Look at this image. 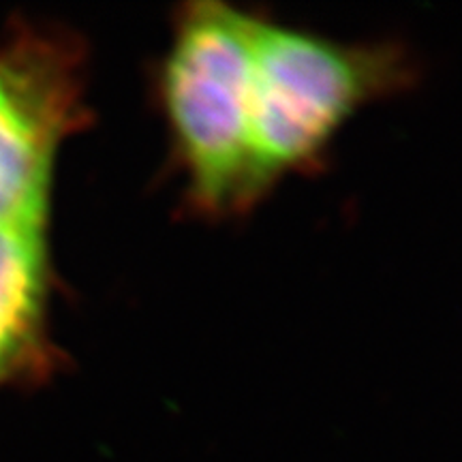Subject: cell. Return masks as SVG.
<instances>
[{
    "label": "cell",
    "instance_id": "obj_1",
    "mask_svg": "<svg viewBox=\"0 0 462 462\" xmlns=\"http://www.w3.org/2000/svg\"><path fill=\"white\" fill-rule=\"evenodd\" d=\"M413 78L411 54L398 43H340L257 17L246 210L282 178L309 171L362 107Z\"/></svg>",
    "mask_w": 462,
    "mask_h": 462
},
{
    "label": "cell",
    "instance_id": "obj_2",
    "mask_svg": "<svg viewBox=\"0 0 462 462\" xmlns=\"http://www.w3.org/2000/svg\"><path fill=\"white\" fill-rule=\"evenodd\" d=\"M257 17L215 0L184 5L159 67V103L184 198L206 218L246 212Z\"/></svg>",
    "mask_w": 462,
    "mask_h": 462
},
{
    "label": "cell",
    "instance_id": "obj_3",
    "mask_svg": "<svg viewBox=\"0 0 462 462\" xmlns=\"http://www.w3.org/2000/svg\"><path fill=\"white\" fill-rule=\"evenodd\" d=\"M86 92L84 43L15 22L0 43V225L50 215L58 150L90 120Z\"/></svg>",
    "mask_w": 462,
    "mask_h": 462
},
{
    "label": "cell",
    "instance_id": "obj_4",
    "mask_svg": "<svg viewBox=\"0 0 462 462\" xmlns=\"http://www.w3.org/2000/svg\"><path fill=\"white\" fill-rule=\"evenodd\" d=\"M50 215L0 225V392L32 388L60 366L50 332Z\"/></svg>",
    "mask_w": 462,
    "mask_h": 462
}]
</instances>
